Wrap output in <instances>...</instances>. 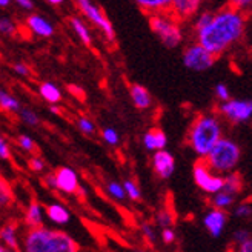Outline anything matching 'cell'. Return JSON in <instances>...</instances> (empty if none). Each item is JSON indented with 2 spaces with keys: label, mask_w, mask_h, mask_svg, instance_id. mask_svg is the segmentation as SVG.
Here are the masks:
<instances>
[{
  "label": "cell",
  "mask_w": 252,
  "mask_h": 252,
  "mask_svg": "<svg viewBox=\"0 0 252 252\" xmlns=\"http://www.w3.org/2000/svg\"><path fill=\"white\" fill-rule=\"evenodd\" d=\"M39 94L49 105H59L62 102V91L60 88L53 82H43L39 86Z\"/></svg>",
  "instance_id": "obj_20"
},
{
  "label": "cell",
  "mask_w": 252,
  "mask_h": 252,
  "mask_svg": "<svg viewBox=\"0 0 252 252\" xmlns=\"http://www.w3.org/2000/svg\"><path fill=\"white\" fill-rule=\"evenodd\" d=\"M45 217L53 221L54 224H66L71 219V212L68 211L66 206H63L60 203H51L45 208Z\"/></svg>",
  "instance_id": "obj_19"
},
{
  "label": "cell",
  "mask_w": 252,
  "mask_h": 252,
  "mask_svg": "<svg viewBox=\"0 0 252 252\" xmlns=\"http://www.w3.org/2000/svg\"><path fill=\"white\" fill-rule=\"evenodd\" d=\"M161 240L165 242L166 245H171L175 242V231L172 228H166L161 229Z\"/></svg>",
  "instance_id": "obj_43"
},
{
  "label": "cell",
  "mask_w": 252,
  "mask_h": 252,
  "mask_svg": "<svg viewBox=\"0 0 252 252\" xmlns=\"http://www.w3.org/2000/svg\"><path fill=\"white\" fill-rule=\"evenodd\" d=\"M28 166H30V169L34 171V172H42V171L45 169V166H46V163H45L43 158H40L39 156H34V157H31V158L28 160Z\"/></svg>",
  "instance_id": "obj_39"
},
{
  "label": "cell",
  "mask_w": 252,
  "mask_h": 252,
  "mask_svg": "<svg viewBox=\"0 0 252 252\" xmlns=\"http://www.w3.org/2000/svg\"><path fill=\"white\" fill-rule=\"evenodd\" d=\"M142 143L146 151L151 153H157V151H163L168 145V137L160 128H153L143 134Z\"/></svg>",
  "instance_id": "obj_15"
},
{
  "label": "cell",
  "mask_w": 252,
  "mask_h": 252,
  "mask_svg": "<svg viewBox=\"0 0 252 252\" xmlns=\"http://www.w3.org/2000/svg\"><path fill=\"white\" fill-rule=\"evenodd\" d=\"M75 5H77V8L83 14V17H86L91 23H94L98 30H102V32L106 35L108 40L112 42L116 39V31H114V28H112V23L109 22V19L106 17L103 9L98 5L90 2V0H79Z\"/></svg>",
  "instance_id": "obj_6"
},
{
  "label": "cell",
  "mask_w": 252,
  "mask_h": 252,
  "mask_svg": "<svg viewBox=\"0 0 252 252\" xmlns=\"http://www.w3.org/2000/svg\"><path fill=\"white\" fill-rule=\"evenodd\" d=\"M14 194H12V188L8 183L5 177L0 175V208H6L12 203Z\"/></svg>",
  "instance_id": "obj_26"
},
{
  "label": "cell",
  "mask_w": 252,
  "mask_h": 252,
  "mask_svg": "<svg viewBox=\"0 0 252 252\" xmlns=\"http://www.w3.org/2000/svg\"><path fill=\"white\" fill-rule=\"evenodd\" d=\"M106 191H108V194H109L112 198L117 200V201H123V200L126 198V194H125V189H123L122 183H119V182H116V180L108 182V185H106Z\"/></svg>",
  "instance_id": "obj_28"
},
{
  "label": "cell",
  "mask_w": 252,
  "mask_h": 252,
  "mask_svg": "<svg viewBox=\"0 0 252 252\" xmlns=\"http://www.w3.org/2000/svg\"><path fill=\"white\" fill-rule=\"evenodd\" d=\"M0 252H9V251H8L6 248H3L2 245H0Z\"/></svg>",
  "instance_id": "obj_50"
},
{
  "label": "cell",
  "mask_w": 252,
  "mask_h": 252,
  "mask_svg": "<svg viewBox=\"0 0 252 252\" xmlns=\"http://www.w3.org/2000/svg\"><path fill=\"white\" fill-rule=\"evenodd\" d=\"M16 5H19L22 9H28V11L34 9V2H32V0H17Z\"/></svg>",
  "instance_id": "obj_45"
},
{
  "label": "cell",
  "mask_w": 252,
  "mask_h": 252,
  "mask_svg": "<svg viewBox=\"0 0 252 252\" xmlns=\"http://www.w3.org/2000/svg\"><path fill=\"white\" fill-rule=\"evenodd\" d=\"M22 252H79V245L66 232L40 226L25 232Z\"/></svg>",
  "instance_id": "obj_2"
},
{
  "label": "cell",
  "mask_w": 252,
  "mask_h": 252,
  "mask_svg": "<svg viewBox=\"0 0 252 252\" xmlns=\"http://www.w3.org/2000/svg\"><path fill=\"white\" fill-rule=\"evenodd\" d=\"M226 223H228V214H226V211L212 208L205 214V217H203L205 228L208 229V232L212 237H220L226 228Z\"/></svg>",
  "instance_id": "obj_12"
},
{
  "label": "cell",
  "mask_w": 252,
  "mask_h": 252,
  "mask_svg": "<svg viewBox=\"0 0 252 252\" xmlns=\"http://www.w3.org/2000/svg\"><path fill=\"white\" fill-rule=\"evenodd\" d=\"M12 69H14V72L17 75H20V77H28V75L31 74L30 66L25 65V63H14V65H12Z\"/></svg>",
  "instance_id": "obj_42"
},
{
  "label": "cell",
  "mask_w": 252,
  "mask_h": 252,
  "mask_svg": "<svg viewBox=\"0 0 252 252\" xmlns=\"http://www.w3.org/2000/svg\"><path fill=\"white\" fill-rule=\"evenodd\" d=\"M142 232H143L146 240H149V242H154L156 240V231H154V226L151 224V223H148V221H143L142 223Z\"/></svg>",
  "instance_id": "obj_40"
},
{
  "label": "cell",
  "mask_w": 252,
  "mask_h": 252,
  "mask_svg": "<svg viewBox=\"0 0 252 252\" xmlns=\"http://www.w3.org/2000/svg\"><path fill=\"white\" fill-rule=\"evenodd\" d=\"M49 111H51V112H54V114H60V109H59V106L57 105H49Z\"/></svg>",
  "instance_id": "obj_47"
},
{
  "label": "cell",
  "mask_w": 252,
  "mask_h": 252,
  "mask_svg": "<svg viewBox=\"0 0 252 252\" xmlns=\"http://www.w3.org/2000/svg\"><path fill=\"white\" fill-rule=\"evenodd\" d=\"M228 252H237V249H234V248H232V249H229Z\"/></svg>",
  "instance_id": "obj_51"
},
{
  "label": "cell",
  "mask_w": 252,
  "mask_h": 252,
  "mask_svg": "<svg viewBox=\"0 0 252 252\" xmlns=\"http://www.w3.org/2000/svg\"><path fill=\"white\" fill-rule=\"evenodd\" d=\"M212 17H214V12L212 11H203V12H200V14L195 17V22H194V30H195V32L200 31V30H203V28H206L208 25L211 23Z\"/></svg>",
  "instance_id": "obj_32"
},
{
  "label": "cell",
  "mask_w": 252,
  "mask_h": 252,
  "mask_svg": "<svg viewBox=\"0 0 252 252\" xmlns=\"http://www.w3.org/2000/svg\"><path fill=\"white\" fill-rule=\"evenodd\" d=\"M242 157V151L232 138L221 137L219 143L211 149V153L203 158L208 168L219 175L234 172Z\"/></svg>",
  "instance_id": "obj_4"
},
{
  "label": "cell",
  "mask_w": 252,
  "mask_h": 252,
  "mask_svg": "<svg viewBox=\"0 0 252 252\" xmlns=\"http://www.w3.org/2000/svg\"><path fill=\"white\" fill-rule=\"evenodd\" d=\"M77 128H79L80 132H83L86 135H93L95 132V129H97L94 122L91 119H88V117H83V116L77 119Z\"/></svg>",
  "instance_id": "obj_33"
},
{
  "label": "cell",
  "mask_w": 252,
  "mask_h": 252,
  "mask_svg": "<svg viewBox=\"0 0 252 252\" xmlns=\"http://www.w3.org/2000/svg\"><path fill=\"white\" fill-rule=\"evenodd\" d=\"M0 245L11 252H22V238L19 235L17 224L5 223L0 228Z\"/></svg>",
  "instance_id": "obj_13"
},
{
  "label": "cell",
  "mask_w": 252,
  "mask_h": 252,
  "mask_svg": "<svg viewBox=\"0 0 252 252\" xmlns=\"http://www.w3.org/2000/svg\"><path fill=\"white\" fill-rule=\"evenodd\" d=\"M235 201V197L224 192V191H220L217 194H214L212 198H211V203H212V208L214 209H220V211H226L228 208H231Z\"/></svg>",
  "instance_id": "obj_25"
},
{
  "label": "cell",
  "mask_w": 252,
  "mask_h": 252,
  "mask_svg": "<svg viewBox=\"0 0 252 252\" xmlns=\"http://www.w3.org/2000/svg\"><path fill=\"white\" fill-rule=\"evenodd\" d=\"M221 137L223 129L220 119L214 114H203L192 122L188 132V143L200 158H205Z\"/></svg>",
  "instance_id": "obj_3"
},
{
  "label": "cell",
  "mask_w": 252,
  "mask_h": 252,
  "mask_svg": "<svg viewBox=\"0 0 252 252\" xmlns=\"http://www.w3.org/2000/svg\"><path fill=\"white\" fill-rule=\"evenodd\" d=\"M149 27L166 48H177L183 40V32L179 20H175L172 16H168L165 12L149 14Z\"/></svg>",
  "instance_id": "obj_5"
},
{
  "label": "cell",
  "mask_w": 252,
  "mask_h": 252,
  "mask_svg": "<svg viewBox=\"0 0 252 252\" xmlns=\"http://www.w3.org/2000/svg\"><path fill=\"white\" fill-rule=\"evenodd\" d=\"M234 214L238 219H249L252 216V205L249 201H240V203L235 206Z\"/></svg>",
  "instance_id": "obj_36"
},
{
  "label": "cell",
  "mask_w": 252,
  "mask_h": 252,
  "mask_svg": "<svg viewBox=\"0 0 252 252\" xmlns=\"http://www.w3.org/2000/svg\"><path fill=\"white\" fill-rule=\"evenodd\" d=\"M156 223H157V226H160V228H163V229L171 228V226L174 224V216L169 211L161 209L156 214Z\"/></svg>",
  "instance_id": "obj_29"
},
{
  "label": "cell",
  "mask_w": 252,
  "mask_h": 252,
  "mask_svg": "<svg viewBox=\"0 0 252 252\" xmlns=\"http://www.w3.org/2000/svg\"><path fill=\"white\" fill-rule=\"evenodd\" d=\"M134 252H143V251H134Z\"/></svg>",
  "instance_id": "obj_52"
},
{
  "label": "cell",
  "mask_w": 252,
  "mask_h": 252,
  "mask_svg": "<svg viewBox=\"0 0 252 252\" xmlns=\"http://www.w3.org/2000/svg\"><path fill=\"white\" fill-rule=\"evenodd\" d=\"M246 17L234 6L214 12V17L206 28L197 31V43L208 53L219 57L243 37Z\"/></svg>",
  "instance_id": "obj_1"
},
{
  "label": "cell",
  "mask_w": 252,
  "mask_h": 252,
  "mask_svg": "<svg viewBox=\"0 0 252 252\" xmlns=\"http://www.w3.org/2000/svg\"><path fill=\"white\" fill-rule=\"evenodd\" d=\"M220 114L232 123H245L252 119V100L231 98L220 103Z\"/></svg>",
  "instance_id": "obj_9"
},
{
  "label": "cell",
  "mask_w": 252,
  "mask_h": 252,
  "mask_svg": "<svg viewBox=\"0 0 252 252\" xmlns=\"http://www.w3.org/2000/svg\"><path fill=\"white\" fill-rule=\"evenodd\" d=\"M0 108L8 112H20L22 105L17 97L11 95L6 90L0 88Z\"/></svg>",
  "instance_id": "obj_23"
},
{
  "label": "cell",
  "mask_w": 252,
  "mask_h": 252,
  "mask_svg": "<svg viewBox=\"0 0 252 252\" xmlns=\"http://www.w3.org/2000/svg\"><path fill=\"white\" fill-rule=\"evenodd\" d=\"M56 191H60L63 194H75L79 191V175L72 168L62 166L56 172Z\"/></svg>",
  "instance_id": "obj_10"
},
{
  "label": "cell",
  "mask_w": 252,
  "mask_h": 252,
  "mask_svg": "<svg viewBox=\"0 0 252 252\" xmlns=\"http://www.w3.org/2000/svg\"><path fill=\"white\" fill-rule=\"evenodd\" d=\"M242 189H243V179L237 172H229L223 177V189L221 191L237 197V194L242 192Z\"/></svg>",
  "instance_id": "obj_21"
},
{
  "label": "cell",
  "mask_w": 252,
  "mask_h": 252,
  "mask_svg": "<svg viewBox=\"0 0 252 252\" xmlns=\"http://www.w3.org/2000/svg\"><path fill=\"white\" fill-rule=\"evenodd\" d=\"M9 0H0V8H6V6H9Z\"/></svg>",
  "instance_id": "obj_48"
},
{
  "label": "cell",
  "mask_w": 252,
  "mask_h": 252,
  "mask_svg": "<svg viewBox=\"0 0 252 252\" xmlns=\"http://www.w3.org/2000/svg\"><path fill=\"white\" fill-rule=\"evenodd\" d=\"M25 25H27L28 30L32 34L39 35V37H51L56 32L54 25L51 22H48L43 16L35 14V12H32V14H30L27 17V20H25Z\"/></svg>",
  "instance_id": "obj_14"
},
{
  "label": "cell",
  "mask_w": 252,
  "mask_h": 252,
  "mask_svg": "<svg viewBox=\"0 0 252 252\" xmlns=\"http://www.w3.org/2000/svg\"><path fill=\"white\" fill-rule=\"evenodd\" d=\"M17 145L22 148V151H25V153H28V154H32L34 151L37 149L34 140H32V138L28 134H20L17 137Z\"/></svg>",
  "instance_id": "obj_34"
},
{
  "label": "cell",
  "mask_w": 252,
  "mask_h": 252,
  "mask_svg": "<svg viewBox=\"0 0 252 252\" xmlns=\"http://www.w3.org/2000/svg\"><path fill=\"white\" fill-rule=\"evenodd\" d=\"M192 175H194L195 185L206 194L214 195L223 189V175L212 172L203 160L197 161L194 165Z\"/></svg>",
  "instance_id": "obj_7"
},
{
  "label": "cell",
  "mask_w": 252,
  "mask_h": 252,
  "mask_svg": "<svg viewBox=\"0 0 252 252\" xmlns=\"http://www.w3.org/2000/svg\"><path fill=\"white\" fill-rule=\"evenodd\" d=\"M216 97L220 100L221 103L228 102V100H231V93H229V88L226 86L224 83H219L216 86Z\"/></svg>",
  "instance_id": "obj_37"
},
{
  "label": "cell",
  "mask_w": 252,
  "mask_h": 252,
  "mask_svg": "<svg viewBox=\"0 0 252 252\" xmlns=\"http://www.w3.org/2000/svg\"><path fill=\"white\" fill-rule=\"evenodd\" d=\"M43 219H45L43 206L39 203V201L32 200L27 208V212H25V223H27L28 229H34V228H40V226H43Z\"/></svg>",
  "instance_id": "obj_18"
},
{
  "label": "cell",
  "mask_w": 252,
  "mask_h": 252,
  "mask_svg": "<svg viewBox=\"0 0 252 252\" xmlns=\"http://www.w3.org/2000/svg\"><path fill=\"white\" fill-rule=\"evenodd\" d=\"M45 183H46V186L49 189H54V191H56V175H54V172L45 175Z\"/></svg>",
  "instance_id": "obj_44"
},
{
  "label": "cell",
  "mask_w": 252,
  "mask_h": 252,
  "mask_svg": "<svg viewBox=\"0 0 252 252\" xmlns=\"http://www.w3.org/2000/svg\"><path fill=\"white\" fill-rule=\"evenodd\" d=\"M69 25H71L72 31L77 34V37L82 40V43L86 45V46H90L93 39H91V32H90V30H88V27L85 25V22L80 17L71 16L69 17Z\"/></svg>",
  "instance_id": "obj_22"
},
{
  "label": "cell",
  "mask_w": 252,
  "mask_h": 252,
  "mask_svg": "<svg viewBox=\"0 0 252 252\" xmlns=\"http://www.w3.org/2000/svg\"><path fill=\"white\" fill-rule=\"evenodd\" d=\"M251 237H252V234H251L248 229H237V231L234 232V235H232L234 243H235L237 246H240V245H243L245 242H248Z\"/></svg>",
  "instance_id": "obj_38"
},
{
  "label": "cell",
  "mask_w": 252,
  "mask_h": 252,
  "mask_svg": "<svg viewBox=\"0 0 252 252\" xmlns=\"http://www.w3.org/2000/svg\"><path fill=\"white\" fill-rule=\"evenodd\" d=\"M137 5L149 11L151 14H157V12H163V11L169 9L171 2L169 0H138Z\"/></svg>",
  "instance_id": "obj_24"
},
{
  "label": "cell",
  "mask_w": 252,
  "mask_h": 252,
  "mask_svg": "<svg viewBox=\"0 0 252 252\" xmlns=\"http://www.w3.org/2000/svg\"><path fill=\"white\" fill-rule=\"evenodd\" d=\"M9 252H11V251H9Z\"/></svg>",
  "instance_id": "obj_53"
},
{
  "label": "cell",
  "mask_w": 252,
  "mask_h": 252,
  "mask_svg": "<svg viewBox=\"0 0 252 252\" xmlns=\"http://www.w3.org/2000/svg\"><path fill=\"white\" fill-rule=\"evenodd\" d=\"M237 252H252V237L248 242H245L243 245L237 246Z\"/></svg>",
  "instance_id": "obj_46"
},
{
  "label": "cell",
  "mask_w": 252,
  "mask_h": 252,
  "mask_svg": "<svg viewBox=\"0 0 252 252\" xmlns=\"http://www.w3.org/2000/svg\"><path fill=\"white\" fill-rule=\"evenodd\" d=\"M216 56H212L211 53H208L205 48H201L198 43H192L189 45L185 53H183V63L188 69L191 71H206L209 69L214 63H216Z\"/></svg>",
  "instance_id": "obj_8"
},
{
  "label": "cell",
  "mask_w": 252,
  "mask_h": 252,
  "mask_svg": "<svg viewBox=\"0 0 252 252\" xmlns=\"http://www.w3.org/2000/svg\"><path fill=\"white\" fill-rule=\"evenodd\" d=\"M0 158L2 160H9L11 158V148L8 142L5 140V137L0 135Z\"/></svg>",
  "instance_id": "obj_41"
},
{
  "label": "cell",
  "mask_w": 252,
  "mask_h": 252,
  "mask_svg": "<svg viewBox=\"0 0 252 252\" xmlns=\"http://www.w3.org/2000/svg\"><path fill=\"white\" fill-rule=\"evenodd\" d=\"M129 95L137 109H148L153 106V95L145 86L134 83L129 86Z\"/></svg>",
  "instance_id": "obj_17"
},
{
  "label": "cell",
  "mask_w": 252,
  "mask_h": 252,
  "mask_svg": "<svg viewBox=\"0 0 252 252\" xmlns=\"http://www.w3.org/2000/svg\"><path fill=\"white\" fill-rule=\"evenodd\" d=\"M153 169L154 172L158 175L160 179L166 180L175 171V158L174 156L169 153V151L163 149V151H157V153L153 154Z\"/></svg>",
  "instance_id": "obj_11"
},
{
  "label": "cell",
  "mask_w": 252,
  "mask_h": 252,
  "mask_svg": "<svg viewBox=\"0 0 252 252\" xmlns=\"http://www.w3.org/2000/svg\"><path fill=\"white\" fill-rule=\"evenodd\" d=\"M49 3H53V5H60V3H62V0H49Z\"/></svg>",
  "instance_id": "obj_49"
},
{
  "label": "cell",
  "mask_w": 252,
  "mask_h": 252,
  "mask_svg": "<svg viewBox=\"0 0 252 252\" xmlns=\"http://www.w3.org/2000/svg\"><path fill=\"white\" fill-rule=\"evenodd\" d=\"M122 186H123V189H125L126 197H128L129 200H132V201H138V200L142 198L140 188L137 186V183H135V182H132V180H125V182L122 183Z\"/></svg>",
  "instance_id": "obj_27"
},
{
  "label": "cell",
  "mask_w": 252,
  "mask_h": 252,
  "mask_svg": "<svg viewBox=\"0 0 252 252\" xmlns=\"http://www.w3.org/2000/svg\"><path fill=\"white\" fill-rule=\"evenodd\" d=\"M16 32H17V25L14 20H11L9 17H5V16L0 17V34L14 35Z\"/></svg>",
  "instance_id": "obj_31"
},
{
  "label": "cell",
  "mask_w": 252,
  "mask_h": 252,
  "mask_svg": "<svg viewBox=\"0 0 252 252\" xmlns=\"http://www.w3.org/2000/svg\"><path fill=\"white\" fill-rule=\"evenodd\" d=\"M19 117L25 125H28V126H37L40 123L39 116H37L35 112L32 109H30V108H22L20 112H19Z\"/></svg>",
  "instance_id": "obj_30"
},
{
  "label": "cell",
  "mask_w": 252,
  "mask_h": 252,
  "mask_svg": "<svg viewBox=\"0 0 252 252\" xmlns=\"http://www.w3.org/2000/svg\"><path fill=\"white\" fill-rule=\"evenodd\" d=\"M102 138L108 145H112V146L120 143V135L114 128H103L102 129Z\"/></svg>",
  "instance_id": "obj_35"
},
{
  "label": "cell",
  "mask_w": 252,
  "mask_h": 252,
  "mask_svg": "<svg viewBox=\"0 0 252 252\" xmlns=\"http://www.w3.org/2000/svg\"><path fill=\"white\" fill-rule=\"evenodd\" d=\"M171 11H172V17L175 20L179 19H189L197 14V11L200 8V2L197 0H174L171 2Z\"/></svg>",
  "instance_id": "obj_16"
}]
</instances>
